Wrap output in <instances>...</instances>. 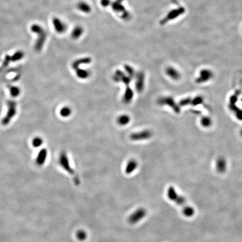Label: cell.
<instances>
[{
    "instance_id": "6da1fadb",
    "label": "cell",
    "mask_w": 242,
    "mask_h": 242,
    "mask_svg": "<svg viewBox=\"0 0 242 242\" xmlns=\"http://www.w3.org/2000/svg\"><path fill=\"white\" fill-rule=\"evenodd\" d=\"M167 196L170 200L180 206L182 208V210L188 207V205L186 204V198L179 195L174 187L170 186L168 188L167 191Z\"/></svg>"
},
{
    "instance_id": "7a4b0ae2",
    "label": "cell",
    "mask_w": 242,
    "mask_h": 242,
    "mask_svg": "<svg viewBox=\"0 0 242 242\" xmlns=\"http://www.w3.org/2000/svg\"><path fill=\"white\" fill-rule=\"evenodd\" d=\"M158 104L161 106H168L170 107L175 113H180V107L176 103L174 99L171 96H164L159 98L158 100Z\"/></svg>"
},
{
    "instance_id": "3957f363",
    "label": "cell",
    "mask_w": 242,
    "mask_h": 242,
    "mask_svg": "<svg viewBox=\"0 0 242 242\" xmlns=\"http://www.w3.org/2000/svg\"><path fill=\"white\" fill-rule=\"evenodd\" d=\"M123 0H116L111 3L112 8L113 11L116 13H122L121 17L125 20H129L131 19V15L126 10L125 6L122 4Z\"/></svg>"
},
{
    "instance_id": "277c9868",
    "label": "cell",
    "mask_w": 242,
    "mask_h": 242,
    "mask_svg": "<svg viewBox=\"0 0 242 242\" xmlns=\"http://www.w3.org/2000/svg\"><path fill=\"white\" fill-rule=\"evenodd\" d=\"M152 136H153V132L150 130L145 129L142 130L141 131L134 132L131 134L129 136V138L132 141H138L148 140L152 138Z\"/></svg>"
},
{
    "instance_id": "5b68a950",
    "label": "cell",
    "mask_w": 242,
    "mask_h": 242,
    "mask_svg": "<svg viewBox=\"0 0 242 242\" xmlns=\"http://www.w3.org/2000/svg\"><path fill=\"white\" fill-rule=\"evenodd\" d=\"M213 77V71L209 69H202L200 71L199 75L195 80L196 83L198 84L204 83L210 81Z\"/></svg>"
},
{
    "instance_id": "8992f818",
    "label": "cell",
    "mask_w": 242,
    "mask_h": 242,
    "mask_svg": "<svg viewBox=\"0 0 242 242\" xmlns=\"http://www.w3.org/2000/svg\"><path fill=\"white\" fill-rule=\"evenodd\" d=\"M59 163L65 171H66L71 175H74L75 171L71 167L70 160L65 151L62 152L59 155Z\"/></svg>"
},
{
    "instance_id": "52a82bcc",
    "label": "cell",
    "mask_w": 242,
    "mask_h": 242,
    "mask_svg": "<svg viewBox=\"0 0 242 242\" xmlns=\"http://www.w3.org/2000/svg\"><path fill=\"white\" fill-rule=\"evenodd\" d=\"M147 211L145 209L143 208L137 209L129 216L128 221L131 224H136L145 217Z\"/></svg>"
},
{
    "instance_id": "ba28073f",
    "label": "cell",
    "mask_w": 242,
    "mask_h": 242,
    "mask_svg": "<svg viewBox=\"0 0 242 242\" xmlns=\"http://www.w3.org/2000/svg\"><path fill=\"white\" fill-rule=\"evenodd\" d=\"M113 80L116 83L121 82L125 85L126 86H129L132 79L119 70H116L113 76Z\"/></svg>"
},
{
    "instance_id": "9c48e42d",
    "label": "cell",
    "mask_w": 242,
    "mask_h": 242,
    "mask_svg": "<svg viewBox=\"0 0 242 242\" xmlns=\"http://www.w3.org/2000/svg\"><path fill=\"white\" fill-rule=\"evenodd\" d=\"M135 78L136 79L135 83L136 90L138 92H141L145 88V74L142 71L138 72L135 76Z\"/></svg>"
},
{
    "instance_id": "30bf717a",
    "label": "cell",
    "mask_w": 242,
    "mask_h": 242,
    "mask_svg": "<svg viewBox=\"0 0 242 242\" xmlns=\"http://www.w3.org/2000/svg\"><path fill=\"white\" fill-rule=\"evenodd\" d=\"M52 23L54 29L59 34L64 33L67 30V25L58 17H54L52 20Z\"/></svg>"
},
{
    "instance_id": "8fae6325",
    "label": "cell",
    "mask_w": 242,
    "mask_h": 242,
    "mask_svg": "<svg viewBox=\"0 0 242 242\" xmlns=\"http://www.w3.org/2000/svg\"><path fill=\"white\" fill-rule=\"evenodd\" d=\"M165 74L168 77L174 81H178L181 77L180 71L172 66L167 67L165 70Z\"/></svg>"
},
{
    "instance_id": "7c38bea8",
    "label": "cell",
    "mask_w": 242,
    "mask_h": 242,
    "mask_svg": "<svg viewBox=\"0 0 242 242\" xmlns=\"http://www.w3.org/2000/svg\"><path fill=\"white\" fill-rule=\"evenodd\" d=\"M216 169L219 173H224L227 169V162L224 157H219L216 162Z\"/></svg>"
},
{
    "instance_id": "4fadbf2b",
    "label": "cell",
    "mask_w": 242,
    "mask_h": 242,
    "mask_svg": "<svg viewBox=\"0 0 242 242\" xmlns=\"http://www.w3.org/2000/svg\"><path fill=\"white\" fill-rule=\"evenodd\" d=\"M134 96V92L133 90L129 86H126L125 91L123 95V101L125 104H129L133 99Z\"/></svg>"
},
{
    "instance_id": "5bb4252c",
    "label": "cell",
    "mask_w": 242,
    "mask_h": 242,
    "mask_svg": "<svg viewBox=\"0 0 242 242\" xmlns=\"http://www.w3.org/2000/svg\"><path fill=\"white\" fill-rule=\"evenodd\" d=\"M92 62V59L90 57H85L82 59H77L74 61L72 63V68L75 70L79 68L81 65L89 64Z\"/></svg>"
},
{
    "instance_id": "9a60e30c",
    "label": "cell",
    "mask_w": 242,
    "mask_h": 242,
    "mask_svg": "<svg viewBox=\"0 0 242 242\" xmlns=\"http://www.w3.org/2000/svg\"><path fill=\"white\" fill-rule=\"evenodd\" d=\"M138 167V162L136 160L131 159L126 165L125 173L127 174H129L133 173Z\"/></svg>"
},
{
    "instance_id": "2e32d148",
    "label": "cell",
    "mask_w": 242,
    "mask_h": 242,
    "mask_svg": "<svg viewBox=\"0 0 242 242\" xmlns=\"http://www.w3.org/2000/svg\"><path fill=\"white\" fill-rule=\"evenodd\" d=\"M76 75L80 79H86L91 75V72L86 70L78 68L75 70Z\"/></svg>"
},
{
    "instance_id": "e0dca14e",
    "label": "cell",
    "mask_w": 242,
    "mask_h": 242,
    "mask_svg": "<svg viewBox=\"0 0 242 242\" xmlns=\"http://www.w3.org/2000/svg\"><path fill=\"white\" fill-rule=\"evenodd\" d=\"M77 8L83 13L89 14L92 11V7L86 2L80 1L77 5Z\"/></svg>"
},
{
    "instance_id": "ac0fdd59",
    "label": "cell",
    "mask_w": 242,
    "mask_h": 242,
    "mask_svg": "<svg viewBox=\"0 0 242 242\" xmlns=\"http://www.w3.org/2000/svg\"><path fill=\"white\" fill-rule=\"evenodd\" d=\"M200 122L201 126L205 129L210 128L213 125V123L212 118L206 116L201 117Z\"/></svg>"
},
{
    "instance_id": "d6986e66",
    "label": "cell",
    "mask_w": 242,
    "mask_h": 242,
    "mask_svg": "<svg viewBox=\"0 0 242 242\" xmlns=\"http://www.w3.org/2000/svg\"><path fill=\"white\" fill-rule=\"evenodd\" d=\"M83 33V28L80 26H76L71 32V37L74 39H77L81 37Z\"/></svg>"
},
{
    "instance_id": "ffe728a7",
    "label": "cell",
    "mask_w": 242,
    "mask_h": 242,
    "mask_svg": "<svg viewBox=\"0 0 242 242\" xmlns=\"http://www.w3.org/2000/svg\"><path fill=\"white\" fill-rule=\"evenodd\" d=\"M131 121V117L127 114H122L117 119V123L119 125L124 126L129 123Z\"/></svg>"
},
{
    "instance_id": "44dd1931",
    "label": "cell",
    "mask_w": 242,
    "mask_h": 242,
    "mask_svg": "<svg viewBox=\"0 0 242 242\" xmlns=\"http://www.w3.org/2000/svg\"><path fill=\"white\" fill-rule=\"evenodd\" d=\"M47 157V150L46 149H42V150L40 151L37 158V163L38 165H41L42 164H43L46 161Z\"/></svg>"
},
{
    "instance_id": "7402d4cb",
    "label": "cell",
    "mask_w": 242,
    "mask_h": 242,
    "mask_svg": "<svg viewBox=\"0 0 242 242\" xmlns=\"http://www.w3.org/2000/svg\"><path fill=\"white\" fill-rule=\"evenodd\" d=\"M204 99L203 96L201 95L195 96L194 98H191V102L190 105L192 106H197L199 105L202 104L204 103Z\"/></svg>"
},
{
    "instance_id": "603a6c76",
    "label": "cell",
    "mask_w": 242,
    "mask_h": 242,
    "mask_svg": "<svg viewBox=\"0 0 242 242\" xmlns=\"http://www.w3.org/2000/svg\"><path fill=\"white\" fill-rule=\"evenodd\" d=\"M59 114L63 118H67L71 116L72 114V109L70 107L65 106L61 109L59 111Z\"/></svg>"
},
{
    "instance_id": "cb8c5ba5",
    "label": "cell",
    "mask_w": 242,
    "mask_h": 242,
    "mask_svg": "<svg viewBox=\"0 0 242 242\" xmlns=\"http://www.w3.org/2000/svg\"><path fill=\"white\" fill-rule=\"evenodd\" d=\"M125 69L126 72L127 73L129 76L130 77H131L132 79H133L134 77H135V76L136 75V74L135 73V71L133 67L130 66L129 65H125Z\"/></svg>"
},
{
    "instance_id": "d4e9b609",
    "label": "cell",
    "mask_w": 242,
    "mask_h": 242,
    "mask_svg": "<svg viewBox=\"0 0 242 242\" xmlns=\"http://www.w3.org/2000/svg\"><path fill=\"white\" fill-rule=\"evenodd\" d=\"M76 237H77V238L79 240L83 241V240H84L86 239L87 235H86V233L84 231H83V230H80L77 233Z\"/></svg>"
},
{
    "instance_id": "484cf974",
    "label": "cell",
    "mask_w": 242,
    "mask_h": 242,
    "mask_svg": "<svg viewBox=\"0 0 242 242\" xmlns=\"http://www.w3.org/2000/svg\"><path fill=\"white\" fill-rule=\"evenodd\" d=\"M43 144V140L41 138H34L33 141V145L34 147H38L40 146H41Z\"/></svg>"
},
{
    "instance_id": "4316f807",
    "label": "cell",
    "mask_w": 242,
    "mask_h": 242,
    "mask_svg": "<svg viewBox=\"0 0 242 242\" xmlns=\"http://www.w3.org/2000/svg\"><path fill=\"white\" fill-rule=\"evenodd\" d=\"M111 3H112V2L110 0H101L100 1V4L102 6H103L104 8L110 5Z\"/></svg>"
},
{
    "instance_id": "83f0119b",
    "label": "cell",
    "mask_w": 242,
    "mask_h": 242,
    "mask_svg": "<svg viewBox=\"0 0 242 242\" xmlns=\"http://www.w3.org/2000/svg\"><path fill=\"white\" fill-rule=\"evenodd\" d=\"M240 136L242 138V129H241V130L240 131Z\"/></svg>"
}]
</instances>
